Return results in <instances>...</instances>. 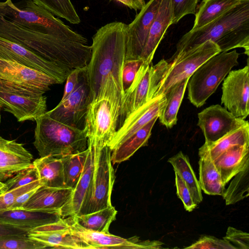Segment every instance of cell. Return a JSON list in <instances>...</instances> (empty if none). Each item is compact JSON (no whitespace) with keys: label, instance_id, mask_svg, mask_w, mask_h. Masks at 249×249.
I'll return each mask as SVG.
<instances>
[{"label":"cell","instance_id":"cell-5","mask_svg":"<svg viewBox=\"0 0 249 249\" xmlns=\"http://www.w3.org/2000/svg\"><path fill=\"white\" fill-rule=\"evenodd\" d=\"M0 14L8 19L34 32L87 44L88 39L72 30L53 14L33 0L14 3L0 1Z\"/></svg>","mask_w":249,"mask_h":249},{"label":"cell","instance_id":"cell-8","mask_svg":"<svg viewBox=\"0 0 249 249\" xmlns=\"http://www.w3.org/2000/svg\"><path fill=\"white\" fill-rule=\"evenodd\" d=\"M88 145L94 148V165L89 191L79 215L112 205L111 197L115 177L111 151L107 145Z\"/></svg>","mask_w":249,"mask_h":249},{"label":"cell","instance_id":"cell-20","mask_svg":"<svg viewBox=\"0 0 249 249\" xmlns=\"http://www.w3.org/2000/svg\"><path fill=\"white\" fill-rule=\"evenodd\" d=\"M152 64V62L149 64L144 62L138 71L131 85L124 91L122 100L118 128L130 114L149 101Z\"/></svg>","mask_w":249,"mask_h":249},{"label":"cell","instance_id":"cell-10","mask_svg":"<svg viewBox=\"0 0 249 249\" xmlns=\"http://www.w3.org/2000/svg\"><path fill=\"white\" fill-rule=\"evenodd\" d=\"M64 219L70 233L81 239L88 246L89 249L163 248V243L159 241L142 240L136 236L124 238L110 233L97 232L86 229L77 223L74 216L64 217Z\"/></svg>","mask_w":249,"mask_h":249},{"label":"cell","instance_id":"cell-30","mask_svg":"<svg viewBox=\"0 0 249 249\" xmlns=\"http://www.w3.org/2000/svg\"><path fill=\"white\" fill-rule=\"evenodd\" d=\"M175 173L185 182L189 188L195 202L198 204L203 199L202 190L196 174L191 165L188 157L181 151L169 159Z\"/></svg>","mask_w":249,"mask_h":249},{"label":"cell","instance_id":"cell-27","mask_svg":"<svg viewBox=\"0 0 249 249\" xmlns=\"http://www.w3.org/2000/svg\"><path fill=\"white\" fill-rule=\"evenodd\" d=\"M33 164L41 185L54 188L67 187L61 158L52 156L40 157L35 160Z\"/></svg>","mask_w":249,"mask_h":249},{"label":"cell","instance_id":"cell-48","mask_svg":"<svg viewBox=\"0 0 249 249\" xmlns=\"http://www.w3.org/2000/svg\"><path fill=\"white\" fill-rule=\"evenodd\" d=\"M114 0L124 6L128 7L130 9L135 11L141 10L145 4L144 0Z\"/></svg>","mask_w":249,"mask_h":249},{"label":"cell","instance_id":"cell-41","mask_svg":"<svg viewBox=\"0 0 249 249\" xmlns=\"http://www.w3.org/2000/svg\"><path fill=\"white\" fill-rule=\"evenodd\" d=\"M191 249H236L227 240L211 236H203L196 242L185 248Z\"/></svg>","mask_w":249,"mask_h":249},{"label":"cell","instance_id":"cell-9","mask_svg":"<svg viewBox=\"0 0 249 249\" xmlns=\"http://www.w3.org/2000/svg\"><path fill=\"white\" fill-rule=\"evenodd\" d=\"M59 84L54 78L18 63L0 59V89L31 95H42Z\"/></svg>","mask_w":249,"mask_h":249},{"label":"cell","instance_id":"cell-26","mask_svg":"<svg viewBox=\"0 0 249 249\" xmlns=\"http://www.w3.org/2000/svg\"><path fill=\"white\" fill-rule=\"evenodd\" d=\"M199 183L206 194L213 196L223 195L225 189L220 174L207 151L199 148Z\"/></svg>","mask_w":249,"mask_h":249},{"label":"cell","instance_id":"cell-49","mask_svg":"<svg viewBox=\"0 0 249 249\" xmlns=\"http://www.w3.org/2000/svg\"><path fill=\"white\" fill-rule=\"evenodd\" d=\"M7 187L4 182L0 181V196L7 191Z\"/></svg>","mask_w":249,"mask_h":249},{"label":"cell","instance_id":"cell-36","mask_svg":"<svg viewBox=\"0 0 249 249\" xmlns=\"http://www.w3.org/2000/svg\"><path fill=\"white\" fill-rule=\"evenodd\" d=\"M53 15L70 23L78 24L81 20L71 0H33Z\"/></svg>","mask_w":249,"mask_h":249},{"label":"cell","instance_id":"cell-34","mask_svg":"<svg viewBox=\"0 0 249 249\" xmlns=\"http://www.w3.org/2000/svg\"><path fill=\"white\" fill-rule=\"evenodd\" d=\"M89 149L81 152L61 157L66 185L73 189L77 183L85 166Z\"/></svg>","mask_w":249,"mask_h":249},{"label":"cell","instance_id":"cell-17","mask_svg":"<svg viewBox=\"0 0 249 249\" xmlns=\"http://www.w3.org/2000/svg\"><path fill=\"white\" fill-rule=\"evenodd\" d=\"M165 94L154 97L130 114L107 144L110 151L117 148L131 135L159 116L165 102Z\"/></svg>","mask_w":249,"mask_h":249},{"label":"cell","instance_id":"cell-28","mask_svg":"<svg viewBox=\"0 0 249 249\" xmlns=\"http://www.w3.org/2000/svg\"><path fill=\"white\" fill-rule=\"evenodd\" d=\"M158 117H155L139 129L117 148L111 151L112 164L128 160L141 147L147 145L152 128Z\"/></svg>","mask_w":249,"mask_h":249},{"label":"cell","instance_id":"cell-18","mask_svg":"<svg viewBox=\"0 0 249 249\" xmlns=\"http://www.w3.org/2000/svg\"><path fill=\"white\" fill-rule=\"evenodd\" d=\"M28 236L42 243L46 249H89L81 239L70 233L64 218L34 229Z\"/></svg>","mask_w":249,"mask_h":249},{"label":"cell","instance_id":"cell-51","mask_svg":"<svg viewBox=\"0 0 249 249\" xmlns=\"http://www.w3.org/2000/svg\"><path fill=\"white\" fill-rule=\"evenodd\" d=\"M1 108H2V107H1V105H0V111L1 109Z\"/></svg>","mask_w":249,"mask_h":249},{"label":"cell","instance_id":"cell-47","mask_svg":"<svg viewBox=\"0 0 249 249\" xmlns=\"http://www.w3.org/2000/svg\"><path fill=\"white\" fill-rule=\"evenodd\" d=\"M29 231L22 229L0 222V236L13 234H28Z\"/></svg>","mask_w":249,"mask_h":249},{"label":"cell","instance_id":"cell-21","mask_svg":"<svg viewBox=\"0 0 249 249\" xmlns=\"http://www.w3.org/2000/svg\"><path fill=\"white\" fill-rule=\"evenodd\" d=\"M88 153L80 178L70 198L59 210L62 218L78 216L85 201L92 177L95 158L93 146L88 145Z\"/></svg>","mask_w":249,"mask_h":249},{"label":"cell","instance_id":"cell-31","mask_svg":"<svg viewBox=\"0 0 249 249\" xmlns=\"http://www.w3.org/2000/svg\"><path fill=\"white\" fill-rule=\"evenodd\" d=\"M242 0H202L198 6L192 30L200 28L215 19Z\"/></svg>","mask_w":249,"mask_h":249},{"label":"cell","instance_id":"cell-42","mask_svg":"<svg viewBox=\"0 0 249 249\" xmlns=\"http://www.w3.org/2000/svg\"><path fill=\"white\" fill-rule=\"evenodd\" d=\"M144 62L142 59H128L125 61L122 73L124 92L132 84L138 71Z\"/></svg>","mask_w":249,"mask_h":249},{"label":"cell","instance_id":"cell-32","mask_svg":"<svg viewBox=\"0 0 249 249\" xmlns=\"http://www.w3.org/2000/svg\"><path fill=\"white\" fill-rule=\"evenodd\" d=\"M249 144V124L233 130L210 144L200 147L213 160L221 154L238 145Z\"/></svg>","mask_w":249,"mask_h":249},{"label":"cell","instance_id":"cell-13","mask_svg":"<svg viewBox=\"0 0 249 249\" xmlns=\"http://www.w3.org/2000/svg\"><path fill=\"white\" fill-rule=\"evenodd\" d=\"M0 59L18 63L63 83L72 71L49 61L24 47L0 37Z\"/></svg>","mask_w":249,"mask_h":249},{"label":"cell","instance_id":"cell-45","mask_svg":"<svg viewBox=\"0 0 249 249\" xmlns=\"http://www.w3.org/2000/svg\"><path fill=\"white\" fill-rule=\"evenodd\" d=\"M83 69H74L69 74L66 79V84L61 100L67 98L75 89L79 81L80 73Z\"/></svg>","mask_w":249,"mask_h":249},{"label":"cell","instance_id":"cell-24","mask_svg":"<svg viewBox=\"0 0 249 249\" xmlns=\"http://www.w3.org/2000/svg\"><path fill=\"white\" fill-rule=\"evenodd\" d=\"M62 217L59 212H43L25 210H8L0 213V222L29 232L34 229L56 222Z\"/></svg>","mask_w":249,"mask_h":249},{"label":"cell","instance_id":"cell-50","mask_svg":"<svg viewBox=\"0 0 249 249\" xmlns=\"http://www.w3.org/2000/svg\"><path fill=\"white\" fill-rule=\"evenodd\" d=\"M0 123H1V115L0 114Z\"/></svg>","mask_w":249,"mask_h":249},{"label":"cell","instance_id":"cell-7","mask_svg":"<svg viewBox=\"0 0 249 249\" xmlns=\"http://www.w3.org/2000/svg\"><path fill=\"white\" fill-rule=\"evenodd\" d=\"M239 53L234 50L220 52L203 63L189 78L188 99L196 107L205 104L231 69L238 64Z\"/></svg>","mask_w":249,"mask_h":249},{"label":"cell","instance_id":"cell-22","mask_svg":"<svg viewBox=\"0 0 249 249\" xmlns=\"http://www.w3.org/2000/svg\"><path fill=\"white\" fill-rule=\"evenodd\" d=\"M73 189L69 187L54 188L41 185L24 207L23 210L43 212H59L68 201Z\"/></svg>","mask_w":249,"mask_h":249},{"label":"cell","instance_id":"cell-33","mask_svg":"<svg viewBox=\"0 0 249 249\" xmlns=\"http://www.w3.org/2000/svg\"><path fill=\"white\" fill-rule=\"evenodd\" d=\"M117 210L112 205L96 212L74 216L82 227L95 231L109 233V228L115 220Z\"/></svg>","mask_w":249,"mask_h":249},{"label":"cell","instance_id":"cell-3","mask_svg":"<svg viewBox=\"0 0 249 249\" xmlns=\"http://www.w3.org/2000/svg\"><path fill=\"white\" fill-rule=\"evenodd\" d=\"M126 29L124 23L114 21L102 26L92 36L91 57L86 69L91 101L108 75L115 78L124 92L122 73L127 60Z\"/></svg>","mask_w":249,"mask_h":249},{"label":"cell","instance_id":"cell-4","mask_svg":"<svg viewBox=\"0 0 249 249\" xmlns=\"http://www.w3.org/2000/svg\"><path fill=\"white\" fill-rule=\"evenodd\" d=\"M220 52L215 43L208 40L172 59H161L152 64L148 100L166 94L173 86L190 78L200 65Z\"/></svg>","mask_w":249,"mask_h":249},{"label":"cell","instance_id":"cell-11","mask_svg":"<svg viewBox=\"0 0 249 249\" xmlns=\"http://www.w3.org/2000/svg\"><path fill=\"white\" fill-rule=\"evenodd\" d=\"M86 68L80 74L75 89L52 110L46 112L49 116L65 124L83 129L85 116L91 102L90 90Z\"/></svg>","mask_w":249,"mask_h":249},{"label":"cell","instance_id":"cell-46","mask_svg":"<svg viewBox=\"0 0 249 249\" xmlns=\"http://www.w3.org/2000/svg\"><path fill=\"white\" fill-rule=\"evenodd\" d=\"M39 187L29 190L18 196L8 210H23L24 207L27 201Z\"/></svg>","mask_w":249,"mask_h":249},{"label":"cell","instance_id":"cell-29","mask_svg":"<svg viewBox=\"0 0 249 249\" xmlns=\"http://www.w3.org/2000/svg\"><path fill=\"white\" fill-rule=\"evenodd\" d=\"M189 79L177 83L165 94V102L158 118L160 123L167 128H171L177 124L178 113Z\"/></svg>","mask_w":249,"mask_h":249},{"label":"cell","instance_id":"cell-2","mask_svg":"<svg viewBox=\"0 0 249 249\" xmlns=\"http://www.w3.org/2000/svg\"><path fill=\"white\" fill-rule=\"evenodd\" d=\"M211 40L221 52L241 48L249 55V0H242L204 26L191 30L178 42L176 51L169 59Z\"/></svg>","mask_w":249,"mask_h":249},{"label":"cell","instance_id":"cell-40","mask_svg":"<svg viewBox=\"0 0 249 249\" xmlns=\"http://www.w3.org/2000/svg\"><path fill=\"white\" fill-rule=\"evenodd\" d=\"M199 0H171L173 10L172 24L177 23L183 17L195 14Z\"/></svg>","mask_w":249,"mask_h":249},{"label":"cell","instance_id":"cell-6","mask_svg":"<svg viewBox=\"0 0 249 249\" xmlns=\"http://www.w3.org/2000/svg\"><path fill=\"white\" fill-rule=\"evenodd\" d=\"M46 112L35 121L33 143L40 157L61 158L87 149V138L83 129L56 121Z\"/></svg>","mask_w":249,"mask_h":249},{"label":"cell","instance_id":"cell-44","mask_svg":"<svg viewBox=\"0 0 249 249\" xmlns=\"http://www.w3.org/2000/svg\"><path fill=\"white\" fill-rule=\"evenodd\" d=\"M223 239L231 243L236 249H249V233L232 227H228Z\"/></svg>","mask_w":249,"mask_h":249},{"label":"cell","instance_id":"cell-39","mask_svg":"<svg viewBox=\"0 0 249 249\" xmlns=\"http://www.w3.org/2000/svg\"><path fill=\"white\" fill-rule=\"evenodd\" d=\"M38 180L37 173L33 166L20 171L4 182L7 187V191L28 184Z\"/></svg>","mask_w":249,"mask_h":249},{"label":"cell","instance_id":"cell-23","mask_svg":"<svg viewBox=\"0 0 249 249\" xmlns=\"http://www.w3.org/2000/svg\"><path fill=\"white\" fill-rule=\"evenodd\" d=\"M172 20L171 0H161L140 57L144 62L149 64L152 62L155 52L166 30L172 24Z\"/></svg>","mask_w":249,"mask_h":249},{"label":"cell","instance_id":"cell-19","mask_svg":"<svg viewBox=\"0 0 249 249\" xmlns=\"http://www.w3.org/2000/svg\"><path fill=\"white\" fill-rule=\"evenodd\" d=\"M33 160L22 143L0 135V181L5 182L18 172L33 167Z\"/></svg>","mask_w":249,"mask_h":249},{"label":"cell","instance_id":"cell-37","mask_svg":"<svg viewBox=\"0 0 249 249\" xmlns=\"http://www.w3.org/2000/svg\"><path fill=\"white\" fill-rule=\"evenodd\" d=\"M41 242L31 238L28 234L0 236V249H43Z\"/></svg>","mask_w":249,"mask_h":249},{"label":"cell","instance_id":"cell-38","mask_svg":"<svg viewBox=\"0 0 249 249\" xmlns=\"http://www.w3.org/2000/svg\"><path fill=\"white\" fill-rule=\"evenodd\" d=\"M39 180L28 184L7 191L0 196V213L7 211L19 195L40 186Z\"/></svg>","mask_w":249,"mask_h":249},{"label":"cell","instance_id":"cell-35","mask_svg":"<svg viewBox=\"0 0 249 249\" xmlns=\"http://www.w3.org/2000/svg\"><path fill=\"white\" fill-rule=\"evenodd\" d=\"M222 196L226 204H235L247 197L249 193V165L235 175Z\"/></svg>","mask_w":249,"mask_h":249},{"label":"cell","instance_id":"cell-43","mask_svg":"<svg viewBox=\"0 0 249 249\" xmlns=\"http://www.w3.org/2000/svg\"><path fill=\"white\" fill-rule=\"evenodd\" d=\"M175 174L177 196L182 201L185 209L187 211L192 212L196 208L197 204L195 202L185 182L176 173H175Z\"/></svg>","mask_w":249,"mask_h":249},{"label":"cell","instance_id":"cell-25","mask_svg":"<svg viewBox=\"0 0 249 249\" xmlns=\"http://www.w3.org/2000/svg\"><path fill=\"white\" fill-rule=\"evenodd\" d=\"M249 144L238 145L227 150L213 161L225 186L237 173L249 165Z\"/></svg>","mask_w":249,"mask_h":249},{"label":"cell","instance_id":"cell-14","mask_svg":"<svg viewBox=\"0 0 249 249\" xmlns=\"http://www.w3.org/2000/svg\"><path fill=\"white\" fill-rule=\"evenodd\" d=\"M249 122L235 117L219 105H212L198 113L197 125L205 137V144H210Z\"/></svg>","mask_w":249,"mask_h":249},{"label":"cell","instance_id":"cell-15","mask_svg":"<svg viewBox=\"0 0 249 249\" xmlns=\"http://www.w3.org/2000/svg\"><path fill=\"white\" fill-rule=\"evenodd\" d=\"M161 0H149L134 19L127 25L126 59H141L152 23L157 13Z\"/></svg>","mask_w":249,"mask_h":249},{"label":"cell","instance_id":"cell-16","mask_svg":"<svg viewBox=\"0 0 249 249\" xmlns=\"http://www.w3.org/2000/svg\"><path fill=\"white\" fill-rule=\"evenodd\" d=\"M47 97L0 89V105L19 122L36 121L46 112Z\"/></svg>","mask_w":249,"mask_h":249},{"label":"cell","instance_id":"cell-12","mask_svg":"<svg viewBox=\"0 0 249 249\" xmlns=\"http://www.w3.org/2000/svg\"><path fill=\"white\" fill-rule=\"evenodd\" d=\"M249 62L242 69L231 71L223 80L221 104L235 117L245 119L249 114Z\"/></svg>","mask_w":249,"mask_h":249},{"label":"cell","instance_id":"cell-1","mask_svg":"<svg viewBox=\"0 0 249 249\" xmlns=\"http://www.w3.org/2000/svg\"><path fill=\"white\" fill-rule=\"evenodd\" d=\"M0 37L71 71L86 68L91 57V46L88 44L36 33L0 14Z\"/></svg>","mask_w":249,"mask_h":249}]
</instances>
